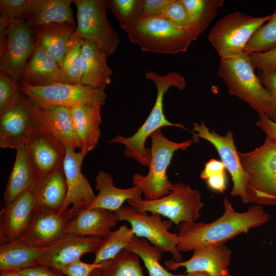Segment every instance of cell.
Instances as JSON below:
<instances>
[{
	"label": "cell",
	"mask_w": 276,
	"mask_h": 276,
	"mask_svg": "<svg viewBox=\"0 0 276 276\" xmlns=\"http://www.w3.org/2000/svg\"><path fill=\"white\" fill-rule=\"evenodd\" d=\"M223 206V214L212 222L194 221L179 224L177 250L181 252L216 247L246 233L251 228L265 224L270 218L260 205L251 206L246 212H238L224 198Z\"/></svg>",
	"instance_id": "cell-1"
},
{
	"label": "cell",
	"mask_w": 276,
	"mask_h": 276,
	"mask_svg": "<svg viewBox=\"0 0 276 276\" xmlns=\"http://www.w3.org/2000/svg\"><path fill=\"white\" fill-rule=\"evenodd\" d=\"M145 77L152 81L157 89V96L154 105L144 124L131 136L125 137L117 135L108 143H117L125 146L124 155L135 159L137 163L149 167L151 149L146 148L147 138L156 130L164 126H174L186 129L184 125L173 123L168 120L164 112L163 101L164 95L171 87L174 86L180 90L185 88L186 81L184 77L176 72H171L161 76L151 69L145 71Z\"/></svg>",
	"instance_id": "cell-2"
},
{
	"label": "cell",
	"mask_w": 276,
	"mask_h": 276,
	"mask_svg": "<svg viewBox=\"0 0 276 276\" xmlns=\"http://www.w3.org/2000/svg\"><path fill=\"white\" fill-rule=\"evenodd\" d=\"M131 42L144 51L176 54L185 52L197 37L162 16L136 18L124 26Z\"/></svg>",
	"instance_id": "cell-3"
},
{
	"label": "cell",
	"mask_w": 276,
	"mask_h": 276,
	"mask_svg": "<svg viewBox=\"0 0 276 276\" xmlns=\"http://www.w3.org/2000/svg\"><path fill=\"white\" fill-rule=\"evenodd\" d=\"M238 154L250 202L276 205V143L266 135L260 147Z\"/></svg>",
	"instance_id": "cell-4"
},
{
	"label": "cell",
	"mask_w": 276,
	"mask_h": 276,
	"mask_svg": "<svg viewBox=\"0 0 276 276\" xmlns=\"http://www.w3.org/2000/svg\"><path fill=\"white\" fill-rule=\"evenodd\" d=\"M248 55L220 59L218 75L225 83L229 93L246 102L258 113L268 116L271 96L255 73Z\"/></svg>",
	"instance_id": "cell-5"
},
{
	"label": "cell",
	"mask_w": 276,
	"mask_h": 276,
	"mask_svg": "<svg viewBox=\"0 0 276 276\" xmlns=\"http://www.w3.org/2000/svg\"><path fill=\"white\" fill-rule=\"evenodd\" d=\"M152 141L151 156L149 171L146 176L134 174L133 185L140 188L144 200L151 201L160 198L170 192L172 183L167 175V169L176 151L185 150L192 144L193 140L180 143L169 140L163 134L161 128L150 135Z\"/></svg>",
	"instance_id": "cell-6"
},
{
	"label": "cell",
	"mask_w": 276,
	"mask_h": 276,
	"mask_svg": "<svg viewBox=\"0 0 276 276\" xmlns=\"http://www.w3.org/2000/svg\"><path fill=\"white\" fill-rule=\"evenodd\" d=\"M272 14L254 17L235 11L219 19L211 30L208 40L220 59L238 56L255 32L268 21Z\"/></svg>",
	"instance_id": "cell-7"
},
{
	"label": "cell",
	"mask_w": 276,
	"mask_h": 276,
	"mask_svg": "<svg viewBox=\"0 0 276 276\" xmlns=\"http://www.w3.org/2000/svg\"><path fill=\"white\" fill-rule=\"evenodd\" d=\"M170 191L169 194L156 200L129 199L127 203L139 212L158 213L177 225L196 221L204 206L199 192L182 182L172 184Z\"/></svg>",
	"instance_id": "cell-8"
},
{
	"label": "cell",
	"mask_w": 276,
	"mask_h": 276,
	"mask_svg": "<svg viewBox=\"0 0 276 276\" xmlns=\"http://www.w3.org/2000/svg\"><path fill=\"white\" fill-rule=\"evenodd\" d=\"M105 87L93 88L81 83H58L44 86L21 84V90L37 107L61 106L71 108L104 105Z\"/></svg>",
	"instance_id": "cell-9"
},
{
	"label": "cell",
	"mask_w": 276,
	"mask_h": 276,
	"mask_svg": "<svg viewBox=\"0 0 276 276\" xmlns=\"http://www.w3.org/2000/svg\"><path fill=\"white\" fill-rule=\"evenodd\" d=\"M77 26L74 33L83 40L96 43L109 56L120 42L118 33L106 16L107 0H74Z\"/></svg>",
	"instance_id": "cell-10"
},
{
	"label": "cell",
	"mask_w": 276,
	"mask_h": 276,
	"mask_svg": "<svg viewBox=\"0 0 276 276\" xmlns=\"http://www.w3.org/2000/svg\"><path fill=\"white\" fill-rule=\"evenodd\" d=\"M118 220L127 221L136 237L144 238L163 252H170L173 260L182 261V256L177 250V233L169 232L173 222L163 220L162 215L156 213L139 212L130 206H121L114 212Z\"/></svg>",
	"instance_id": "cell-11"
},
{
	"label": "cell",
	"mask_w": 276,
	"mask_h": 276,
	"mask_svg": "<svg viewBox=\"0 0 276 276\" xmlns=\"http://www.w3.org/2000/svg\"><path fill=\"white\" fill-rule=\"evenodd\" d=\"M193 133L196 137L211 143L217 150L226 169L229 172L233 182L231 195L239 196L243 203L250 202L247 193V177L240 163L238 152L234 143L233 132L228 131L221 135L210 130L203 122L193 123Z\"/></svg>",
	"instance_id": "cell-12"
},
{
	"label": "cell",
	"mask_w": 276,
	"mask_h": 276,
	"mask_svg": "<svg viewBox=\"0 0 276 276\" xmlns=\"http://www.w3.org/2000/svg\"><path fill=\"white\" fill-rule=\"evenodd\" d=\"M39 124L33 103L22 93L12 106L0 114V147L16 150L24 146L30 132Z\"/></svg>",
	"instance_id": "cell-13"
},
{
	"label": "cell",
	"mask_w": 276,
	"mask_h": 276,
	"mask_svg": "<svg viewBox=\"0 0 276 276\" xmlns=\"http://www.w3.org/2000/svg\"><path fill=\"white\" fill-rule=\"evenodd\" d=\"M25 146L39 174L49 175L63 166L66 147L40 124L30 132Z\"/></svg>",
	"instance_id": "cell-14"
},
{
	"label": "cell",
	"mask_w": 276,
	"mask_h": 276,
	"mask_svg": "<svg viewBox=\"0 0 276 276\" xmlns=\"http://www.w3.org/2000/svg\"><path fill=\"white\" fill-rule=\"evenodd\" d=\"M7 33L8 43L6 50L0 56V70L20 83L25 65L35 46L36 40L23 18L11 23Z\"/></svg>",
	"instance_id": "cell-15"
},
{
	"label": "cell",
	"mask_w": 276,
	"mask_h": 276,
	"mask_svg": "<svg viewBox=\"0 0 276 276\" xmlns=\"http://www.w3.org/2000/svg\"><path fill=\"white\" fill-rule=\"evenodd\" d=\"M102 238L66 233L58 241L44 248L39 264L61 273L69 264L88 252H94Z\"/></svg>",
	"instance_id": "cell-16"
},
{
	"label": "cell",
	"mask_w": 276,
	"mask_h": 276,
	"mask_svg": "<svg viewBox=\"0 0 276 276\" xmlns=\"http://www.w3.org/2000/svg\"><path fill=\"white\" fill-rule=\"evenodd\" d=\"M85 155L81 151L66 147V155L63 169L66 178L67 192L66 199L60 210L63 211L72 205L76 216L82 209H88L94 200L92 188L81 171Z\"/></svg>",
	"instance_id": "cell-17"
},
{
	"label": "cell",
	"mask_w": 276,
	"mask_h": 276,
	"mask_svg": "<svg viewBox=\"0 0 276 276\" xmlns=\"http://www.w3.org/2000/svg\"><path fill=\"white\" fill-rule=\"evenodd\" d=\"M37 211L31 188L6 205L0 212V244L25 236Z\"/></svg>",
	"instance_id": "cell-18"
},
{
	"label": "cell",
	"mask_w": 276,
	"mask_h": 276,
	"mask_svg": "<svg viewBox=\"0 0 276 276\" xmlns=\"http://www.w3.org/2000/svg\"><path fill=\"white\" fill-rule=\"evenodd\" d=\"M75 217L71 208L59 212L37 210L25 236L35 246L47 248L66 233V225Z\"/></svg>",
	"instance_id": "cell-19"
},
{
	"label": "cell",
	"mask_w": 276,
	"mask_h": 276,
	"mask_svg": "<svg viewBox=\"0 0 276 276\" xmlns=\"http://www.w3.org/2000/svg\"><path fill=\"white\" fill-rule=\"evenodd\" d=\"M232 251L223 244L214 248L196 250L190 259L185 261L175 262L173 259L165 261L168 270L174 271L183 267L186 272L202 271L211 276H232L228 266Z\"/></svg>",
	"instance_id": "cell-20"
},
{
	"label": "cell",
	"mask_w": 276,
	"mask_h": 276,
	"mask_svg": "<svg viewBox=\"0 0 276 276\" xmlns=\"http://www.w3.org/2000/svg\"><path fill=\"white\" fill-rule=\"evenodd\" d=\"M20 83L44 86L65 83L62 66L50 53L35 45L25 65Z\"/></svg>",
	"instance_id": "cell-21"
},
{
	"label": "cell",
	"mask_w": 276,
	"mask_h": 276,
	"mask_svg": "<svg viewBox=\"0 0 276 276\" xmlns=\"http://www.w3.org/2000/svg\"><path fill=\"white\" fill-rule=\"evenodd\" d=\"M33 104L35 116L40 125L53 134L65 147L75 150L79 148L72 108L61 106L38 107Z\"/></svg>",
	"instance_id": "cell-22"
},
{
	"label": "cell",
	"mask_w": 276,
	"mask_h": 276,
	"mask_svg": "<svg viewBox=\"0 0 276 276\" xmlns=\"http://www.w3.org/2000/svg\"><path fill=\"white\" fill-rule=\"evenodd\" d=\"M31 189L37 210L59 212L67 192L63 166L49 175L38 173Z\"/></svg>",
	"instance_id": "cell-23"
},
{
	"label": "cell",
	"mask_w": 276,
	"mask_h": 276,
	"mask_svg": "<svg viewBox=\"0 0 276 276\" xmlns=\"http://www.w3.org/2000/svg\"><path fill=\"white\" fill-rule=\"evenodd\" d=\"M118 221L114 212L98 208L82 209L67 223L65 232L103 238Z\"/></svg>",
	"instance_id": "cell-24"
},
{
	"label": "cell",
	"mask_w": 276,
	"mask_h": 276,
	"mask_svg": "<svg viewBox=\"0 0 276 276\" xmlns=\"http://www.w3.org/2000/svg\"><path fill=\"white\" fill-rule=\"evenodd\" d=\"M107 57L96 43L83 40L81 50V84L100 88L105 87L110 83L113 72L107 65Z\"/></svg>",
	"instance_id": "cell-25"
},
{
	"label": "cell",
	"mask_w": 276,
	"mask_h": 276,
	"mask_svg": "<svg viewBox=\"0 0 276 276\" xmlns=\"http://www.w3.org/2000/svg\"><path fill=\"white\" fill-rule=\"evenodd\" d=\"M74 0H32L22 18L31 29L51 22L75 25L71 5Z\"/></svg>",
	"instance_id": "cell-26"
},
{
	"label": "cell",
	"mask_w": 276,
	"mask_h": 276,
	"mask_svg": "<svg viewBox=\"0 0 276 276\" xmlns=\"http://www.w3.org/2000/svg\"><path fill=\"white\" fill-rule=\"evenodd\" d=\"M75 25L51 22L31 29L36 44L53 56L62 66L68 44L75 32Z\"/></svg>",
	"instance_id": "cell-27"
},
{
	"label": "cell",
	"mask_w": 276,
	"mask_h": 276,
	"mask_svg": "<svg viewBox=\"0 0 276 276\" xmlns=\"http://www.w3.org/2000/svg\"><path fill=\"white\" fill-rule=\"evenodd\" d=\"M95 188L99 193L88 209L98 208L114 212L125 201L142 199L143 194L142 189L137 186L127 189L116 187L111 175L102 171L96 177Z\"/></svg>",
	"instance_id": "cell-28"
},
{
	"label": "cell",
	"mask_w": 276,
	"mask_h": 276,
	"mask_svg": "<svg viewBox=\"0 0 276 276\" xmlns=\"http://www.w3.org/2000/svg\"><path fill=\"white\" fill-rule=\"evenodd\" d=\"M101 106H84L72 108L80 151L85 155L97 145L101 135Z\"/></svg>",
	"instance_id": "cell-29"
},
{
	"label": "cell",
	"mask_w": 276,
	"mask_h": 276,
	"mask_svg": "<svg viewBox=\"0 0 276 276\" xmlns=\"http://www.w3.org/2000/svg\"><path fill=\"white\" fill-rule=\"evenodd\" d=\"M43 249L33 245L25 236L1 244V271L19 270L38 265Z\"/></svg>",
	"instance_id": "cell-30"
},
{
	"label": "cell",
	"mask_w": 276,
	"mask_h": 276,
	"mask_svg": "<svg viewBox=\"0 0 276 276\" xmlns=\"http://www.w3.org/2000/svg\"><path fill=\"white\" fill-rule=\"evenodd\" d=\"M37 173L25 146L17 148L15 162L4 194L6 205L30 189Z\"/></svg>",
	"instance_id": "cell-31"
},
{
	"label": "cell",
	"mask_w": 276,
	"mask_h": 276,
	"mask_svg": "<svg viewBox=\"0 0 276 276\" xmlns=\"http://www.w3.org/2000/svg\"><path fill=\"white\" fill-rule=\"evenodd\" d=\"M135 237L131 227L126 225L120 226L117 229L110 231L98 243L95 252L94 263L100 264L110 260L125 249Z\"/></svg>",
	"instance_id": "cell-32"
},
{
	"label": "cell",
	"mask_w": 276,
	"mask_h": 276,
	"mask_svg": "<svg viewBox=\"0 0 276 276\" xmlns=\"http://www.w3.org/2000/svg\"><path fill=\"white\" fill-rule=\"evenodd\" d=\"M199 35L203 33L223 6V0H180Z\"/></svg>",
	"instance_id": "cell-33"
},
{
	"label": "cell",
	"mask_w": 276,
	"mask_h": 276,
	"mask_svg": "<svg viewBox=\"0 0 276 276\" xmlns=\"http://www.w3.org/2000/svg\"><path fill=\"white\" fill-rule=\"evenodd\" d=\"M126 250L136 254L143 261L149 276H182L169 271L159 263L163 252L156 247L150 245L143 238L134 237L125 248Z\"/></svg>",
	"instance_id": "cell-34"
},
{
	"label": "cell",
	"mask_w": 276,
	"mask_h": 276,
	"mask_svg": "<svg viewBox=\"0 0 276 276\" xmlns=\"http://www.w3.org/2000/svg\"><path fill=\"white\" fill-rule=\"evenodd\" d=\"M104 262V266L98 269L99 276H144L139 256L126 249Z\"/></svg>",
	"instance_id": "cell-35"
},
{
	"label": "cell",
	"mask_w": 276,
	"mask_h": 276,
	"mask_svg": "<svg viewBox=\"0 0 276 276\" xmlns=\"http://www.w3.org/2000/svg\"><path fill=\"white\" fill-rule=\"evenodd\" d=\"M83 40L74 33L68 43L62 64L66 84L80 83L82 77L81 50Z\"/></svg>",
	"instance_id": "cell-36"
},
{
	"label": "cell",
	"mask_w": 276,
	"mask_h": 276,
	"mask_svg": "<svg viewBox=\"0 0 276 276\" xmlns=\"http://www.w3.org/2000/svg\"><path fill=\"white\" fill-rule=\"evenodd\" d=\"M276 45V5L270 19L253 34L245 47L243 52L252 53L268 51Z\"/></svg>",
	"instance_id": "cell-37"
},
{
	"label": "cell",
	"mask_w": 276,
	"mask_h": 276,
	"mask_svg": "<svg viewBox=\"0 0 276 276\" xmlns=\"http://www.w3.org/2000/svg\"><path fill=\"white\" fill-rule=\"evenodd\" d=\"M21 94V83L0 71V114L12 106Z\"/></svg>",
	"instance_id": "cell-38"
},
{
	"label": "cell",
	"mask_w": 276,
	"mask_h": 276,
	"mask_svg": "<svg viewBox=\"0 0 276 276\" xmlns=\"http://www.w3.org/2000/svg\"><path fill=\"white\" fill-rule=\"evenodd\" d=\"M159 16L168 19L179 27L192 33L197 38L199 35L191 22L187 10L180 0H171Z\"/></svg>",
	"instance_id": "cell-39"
},
{
	"label": "cell",
	"mask_w": 276,
	"mask_h": 276,
	"mask_svg": "<svg viewBox=\"0 0 276 276\" xmlns=\"http://www.w3.org/2000/svg\"><path fill=\"white\" fill-rule=\"evenodd\" d=\"M137 4L138 0H109L107 6L122 28L135 18Z\"/></svg>",
	"instance_id": "cell-40"
},
{
	"label": "cell",
	"mask_w": 276,
	"mask_h": 276,
	"mask_svg": "<svg viewBox=\"0 0 276 276\" xmlns=\"http://www.w3.org/2000/svg\"><path fill=\"white\" fill-rule=\"evenodd\" d=\"M32 0H1L0 17L10 24L21 19Z\"/></svg>",
	"instance_id": "cell-41"
},
{
	"label": "cell",
	"mask_w": 276,
	"mask_h": 276,
	"mask_svg": "<svg viewBox=\"0 0 276 276\" xmlns=\"http://www.w3.org/2000/svg\"><path fill=\"white\" fill-rule=\"evenodd\" d=\"M171 0H138L135 18L161 16Z\"/></svg>",
	"instance_id": "cell-42"
},
{
	"label": "cell",
	"mask_w": 276,
	"mask_h": 276,
	"mask_svg": "<svg viewBox=\"0 0 276 276\" xmlns=\"http://www.w3.org/2000/svg\"><path fill=\"white\" fill-rule=\"evenodd\" d=\"M255 68L263 71H276V45L271 49L248 55Z\"/></svg>",
	"instance_id": "cell-43"
},
{
	"label": "cell",
	"mask_w": 276,
	"mask_h": 276,
	"mask_svg": "<svg viewBox=\"0 0 276 276\" xmlns=\"http://www.w3.org/2000/svg\"><path fill=\"white\" fill-rule=\"evenodd\" d=\"M258 76L262 85L269 90L271 96V106L268 117L276 122V71L258 70Z\"/></svg>",
	"instance_id": "cell-44"
},
{
	"label": "cell",
	"mask_w": 276,
	"mask_h": 276,
	"mask_svg": "<svg viewBox=\"0 0 276 276\" xmlns=\"http://www.w3.org/2000/svg\"><path fill=\"white\" fill-rule=\"evenodd\" d=\"M104 265V262L100 264L86 263L80 259L67 265L61 273L63 276H91L94 270L102 268Z\"/></svg>",
	"instance_id": "cell-45"
},
{
	"label": "cell",
	"mask_w": 276,
	"mask_h": 276,
	"mask_svg": "<svg viewBox=\"0 0 276 276\" xmlns=\"http://www.w3.org/2000/svg\"><path fill=\"white\" fill-rule=\"evenodd\" d=\"M259 117L256 125L265 133L266 135L276 143V122L271 120L263 113H258Z\"/></svg>",
	"instance_id": "cell-46"
},
{
	"label": "cell",
	"mask_w": 276,
	"mask_h": 276,
	"mask_svg": "<svg viewBox=\"0 0 276 276\" xmlns=\"http://www.w3.org/2000/svg\"><path fill=\"white\" fill-rule=\"evenodd\" d=\"M226 168L220 160L211 158L204 164L200 176L201 179L206 180L210 176L226 171Z\"/></svg>",
	"instance_id": "cell-47"
},
{
	"label": "cell",
	"mask_w": 276,
	"mask_h": 276,
	"mask_svg": "<svg viewBox=\"0 0 276 276\" xmlns=\"http://www.w3.org/2000/svg\"><path fill=\"white\" fill-rule=\"evenodd\" d=\"M18 271L23 276H63L61 273L40 265Z\"/></svg>",
	"instance_id": "cell-48"
},
{
	"label": "cell",
	"mask_w": 276,
	"mask_h": 276,
	"mask_svg": "<svg viewBox=\"0 0 276 276\" xmlns=\"http://www.w3.org/2000/svg\"><path fill=\"white\" fill-rule=\"evenodd\" d=\"M206 181L208 186L211 189L223 193L226 188L225 171L213 175Z\"/></svg>",
	"instance_id": "cell-49"
},
{
	"label": "cell",
	"mask_w": 276,
	"mask_h": 276,
	"mask_svg": "<svg viewBox=\"0 0 276 276\" xmlns=\"http://www.w3.org/2000/svg\"><path fill=\"white\" fill-rule=\"evenodd\" d=\"M10 24L0 17V56L6 50L8 43L7 29Z\"/></svg>",
	"instance_id": "cell-50"
},
{
	"label": "cell",
	"mask_w": 276,
	"mask_h": 276,
	"mask_svg": "<svg viewBox=\"0 0 276 276\" xmlns=\"http://www.w3.org/2000/svg\"><path fill=\"white\" fill-rule=\"evenodd\" d=\"M1 276H23L18 270H5L2 271Z\"/></svg>",
	"instance_id": "cell-51"
},
{
	"label": "cell",
	"mask_w": 276,
	"mask_h": 276,
	"mask_svg": "<svg viewBox=\"0 0 276 276\" xmlns=\"http://www.w3.org/2000/svg\"><path fill=\"white\" fill-rule=\"evenodd\" d=\"M182 276H211L209 274L202 271L187 272Z\"/></svg>",
	"instance_id": "cell-52"
},
{
	"label": "cell",
	"mask_w": 276,
	"mask_h": 276,
	"mask_svg": "<svg viewBox=\"0 0 276 276\" xmlns=\"http://www.w3.org/2000/svg\"><path fill=\"white\" fill-rule=\"evenodd\" d=\"M98 269H96L95 270H94V271H93V272L92 273L91 276H99V272H98Z\"/></svg>",
	"instance_id": "cell-53"
}]
</instances>
